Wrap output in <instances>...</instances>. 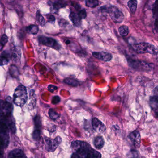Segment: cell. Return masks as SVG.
I'll return each instance as SVG.
<instances>
[{
	"mask_svg": "<svg viewBox=\"0 0 158 158\" xmlns=\"http://www.w3.org/2000/svg\"><path fill=\"white\" fill-rule=\"evenodd\" d=\"M26 31L28 34L36 35L39 31V27L36 25H30L26 28Z\"/></svg>",
	"mask_w": 158,
	"mask_h": 158,
	"instance_id": "e0dca14e",
	"label": "cell"
},
{
	"mask_svg": "<svg viewBox=\"0 0 158 158\" xmlns=\"http://www.w3.org/2000/svg\"><path fill=\"white\" fill-rule=\"evenodd\" d=\"M28 99L27 89L22 85H19L14 92L13 95V101L16 106H23Z\"/></svg>",
	"mask_w": 158,
	"mask_h": 158,
	"instance_id": "7a4b0ae2",
	"label": "cell"
},
{
	"mask_svg": "<svg viewBox=\"0 0 158 158\" xmlns=\"http://www.w3.org/2000/svg\"><path fill=\"white\" fill-rule=\"evenodd\" d=\"M36 19L41 26L43 27L45 25V21L44 18L41 15L39 10L37 11V14H36Z\"/></svg>",
	"mask_w": 158,
	"mask_h": 158,
	"instance_id": "cb8c5ba5",
	"label": "cell"
},
{
	"mask_svg": "<svg viewBox=\"0 0 158 158\" xmlns=\"http://www.w3.org/2000/svg\"><path fill=\"white\" fill-rule=\"evenodd\" d=\"M128 62L129 66L136 71H147L150 70L152 68L150 64L130 57L128 58Z\"/></svg>",
	"mask_w": 158,
	"mask_h": 158,
	"instance_id": "277c9868",
	"label": "cell"
},
{
	"mask_svg": "<svg viewBox=\"0 0 158 158\" xmlns=\"http://www.w3.org/2000/svg\"><path fill=\"white\" fill-rule=\"evenodd\" d=\"M129 138L135 148H138L140 146L141 135L138 131H135L131 133L129 135Z\"/></svg>",
	"mask_w": 158,
	"mask_h": 158,
	"instance_id": "8fae6325",
	"label": "cell"
},
{
	"mask_svg": "<svg viewBox=\"0 0 158 158\" xmlns=\"http://www.w3.org/2000/svg\"><path fill=\"white\" fill-rule=\"evenodd\" d=\"M34 125H35V129H40L41 130V120L40 115H37L35 116L33 118Z\"/></svg>",
	"mask_w": 158,
	"mask_h": 158,
	"instance_id": "ffe728a7",
	"label": "cell"
},
{
	"mask_svg": "<svg viewBox=\"0 0 158 158\" xmlns=\"http://www.w3.org/2000/svg\"><path fill=\"white\" fill-rule=\"evenodd\" d=\"M69 18L76 27H79L81 25V19L79 18L78 14L73 12H71L70 14Z\"/></svg>",
	"mask_w": 158,
	"mask_h": 158,
	"instance_id": "5bb4252c",
	"label": "cell"
},
{
	"mask_svg": "<svg viewBox=\"0 0 158 158\" xmlns=\"http://www.w3.org/2000/svg\"><path fill=\"white\" fill-rule=\"evenodd\" d=\"M158 96L157 95L151 97L150 98V106L152 110L156 114V116H157L158 111Z\"/></svg>",
	"mask_w": 158,
	"mask_h": 158,
	"instance_id": "4fadbf2b",
	"label": "cell"
},
{
	"mask_svg": "<svg viewBox=\"0 0 158 158\" xmlns=\"http://www.w3.org/2000/svg\"><path fill=\"white\" fill-rule=\"evenodd\" d=\"M128 6L133 14H135L137 8V0H130L128 2Z\"/></svg>",
	"mask_w": 158,
	"mask_h": 158,
	"instance_id": "d6986e66",
	"label": "cell"
},
{
	"mask_svg": "<svg viewBox=\"0 0 158 158\" xmlns=\"http://www.w3.org/2000/svg\"><path fill=\"white\" fill-rule=\"evenodd\" d=\"M7 42H8V37L5 34H4L0 40V51L2 50Z\"/></svg>",
	"mask_w": 158,
	"mask_h": 158,
	"instance_id": "83f0119b",
	"label": "cell"
},
{
	"mask_svg": "<svg viewBox=\"0 0 158 158\" xmlns=\"http://www.w3.org/2000/svg\"><path fill=\"white\" fill-rule=\"evenodd\" d=\"M48 114H49L50 118L54 120L57 119L60 117V114L58 113L53 109H50L49 110V111H48Z\"/></svg>",
	"mask_w": 158,
	"mask_h": 158,
	"instance_id": "7402d4cb",
	"label": "cell"
},
{
	"mask_svg": "<svg viewBox=\"0 0 158 158\" xmlns=\"http://www.w3.org/2000/svg\"><path fill=\"white\" fill-rule=\"evenodd\" d=\"M10 55L6 52H4L0 55V65L4 66L7 64L9 61Z\"/></svg>",
	"mask_w": 158,
	"mask_h": 158,
	"instance_id": "9a60e30c",
	"label": "cell"
},
{
	"mask_svg": "<svg viewBox=\"0 0 158 158\" xmlns=\"http://www.w3.org/2000/svg\"><path fill=\"white\" fill-rule=\"evenodd\" d=\"M92 123L94 130L97 132L102 133L106 130L105 125L97 118H93L92 119Z\"/></svg>",
	"mask_w": 158,
	"mask_h": 158,
	"instance_id": "30bf717a",
	"label": "cell"
},
{
	"mask_svg": "<svg viewBox=\"0 0 158 158\" xmlns=\"http://www.w3.org/2000/svg\"><path fill=\"white\" fill-rule=\"evenodd\" d=\"M73 153L80 158H101V154L92 148L89 144L83 141H73L71 143Z\"/></svg>",
	"mask_w": 158,
	"mask_h": 158,
	"instance_id": "6da1fadb",
	"label": "cell"
},
{
	"mask_svg": "<svg viewBox=\"0 0 158 158\" xmlns=\"http://www.w3.org/2000/svg\"><path fill=\"white\" fill-rule=\"evenodd\" d=\"M93 56L98 60L104 62H110L113 58L112 54L107 52H93Z\"/></svg>",
	"mask_w": 158,
	"mask_h": 158,
	"instance_id": "9c48e42d",
	"label": "cell"
},
{
	"mask_svg": "<svg viewBox=\"0 0 158 158\" xmlns=\"http://www.w3.org/2000/svg\"><path fill=\"white\" fill-rule=\"evenodd\" d=\"M78 15L81 19L85 18L86 16H87V14H86V11H85V9H82V10H80V11H79Z\"/></svg>",
	"mask_w": 158,
	"mask_h": 158,
	"instance_id": "f546056e",
	"label": "cell"
},
{
	"mask_svg": "<svg viewBox=\"0 0 158 158\" xmlns=\"http://www.w3.org/2000/svg\"><path fill=\"white\" fill-rule=\"evenodd\" d=\"M38 40L41 44L51 47L55 50H59L61 48V45L55 40L53 38L41 36L38 38Z\"/></svg>",
	"mask_w": 158,
	"mask_h": 158,
	"instance_id": "52a82bcc",
	"label": "cell"
},
{
	"mask_svg": "<svg viewBox=\"0 0 158 158\" xmlns=\"http://www.w3.org/2000/svg\"><path fill=\"white\" fill-rule=\"evenodd\" d=\"M19 51H17V50H15L14 52L13 53V58H14L15 60H17V59H19Z\"/></svg>",
	"mask_w": 158,
	"mask_h": 158,
	"instance_id": "d6a6232c",
	"label": "cell"
},
{
	"mask_svg": "<svg viewBox=\"0 0 158 158\" xmlns=\"http://www.w3.org/2000/svg\"><path fill=\"white\" fill-rule=\"evenodd\" d=\"M9 71L11 76L14 78H16L18 77L19 72L17 68L15 65H11L9 68Z\"/></svg>",
	"mask_w": 158,
	"mask_h": 158,
	"instance_id": "d4e9b609",
	"label": "cell"
},
{
	"mask_svg": "<svg viewBox=\"0 0 158 158\" xmlns=\"http://www.w3.org/2000/svg\"><path fill=\"white\" fill-rule=\"evenodd\" d=\"M41 130L34 129L32 134V137L34 141H38L41 137Z\"/></svg>",
	"mask_w": 158,
	"mask_h": 158,
	"instance_id": "4316f807",
	"label": "cell"
},
{
	"mask_svg": "<svg viewBox=\"0 0 158 158\" xmlns=\"http://www.w3.org/2000/svg\"><path fill=\"white\" fill-rule=\"evenodd\" d=\"M13 106L8 98L6 100H0V117L6 118L12 116Z\"/></svg>",
	"mask_w": 158,
	"mask_h": 158,
	"instance_id": "5b68a950",
	"label": "cell"
},
{
	"mask_svg": "<svg viewBox=\"0 0 158 158\" xmlns=\"http://www.w3.org/2000/svg\"><path fill=\"white\" fill-rule=\"evenodd\" d=\"M53 6L54 9H56V10H58L60 8L66 6V4L64 1L58 0V1L54 2L53 3Z\"/></svg>",
	"mask_w": 158,
	"mask_h": 158,
	"instance_id": "44dd1931",
	"label": "cell"
},
{
	"mask_svg": "<svg viewBox=\"0 0 158 158\" xmlns=\"http://www.w3.org/2000/svg\"><path fill=\"white\" fill-rule=\"evenodd\" d=\"M120 34L123 37L127 36L129 33V29L127 26H122L119 28Z\"/></svg>",
	"mask_w": 158,
	"mask_h": 158,
	"instance_id": "603a6c76",
	"label": "cell"
},
{
	"mask_svg": "<svg viewBox=\"0 0 158 158\" xmlns=\"http://www.w3.org/2000/svg\"><path fill=\"white\" fill-rule=\"evenodd\" d=\"M60 101V97L58 96H54L53 97V98H52V103H53V104L56 105V104H57L58 103H59Z\"/></svg>",
	"mask_w": 158,
	"mask_h": 158,
	"instance_id": "4dcf8cb0",
	"label": "cell"
},
{
	"mask_svg": "<svg viewBox=\"0 0 158 158\" xmlns=\"http://www.w3.org/2000/svg\"><path fill=\"white\" fill-rule=\"evenodd\" d=\"M8 158H27L21 149H15L9 152Z\"/></svg>",
	"mask_w": 158,
	"mask_h": 158,
	"instance_id": "7c38bea8",
	"label": "cell"
},
{
	"mask_svg": "<svg viewBox=\"0 0 158 158\" xmlns=\"http://www.w3.org/2000/svg\"><path fill=\"white\" fill-rule=\"evenodd\" d=\"M71 158H80L78 156V155H76L75 153H73L72 154V156H71Z\"/></svg>",
	"mask_w": 158,
	"mask_h": 158,
	"instance_id": "e575fe53",
	"label": "cell"
},
{
	"mask_svg": "<svg viewBox=\"0 0 158 158\" xmlns=\"http://www.w3.org/2000/svg\"><path fill=\"white\" fill-rule=\"evenodd\" d=\"M47 17V19L48 20V22H54L55 21V18L53 15H48Z\"/></svg>",
	"mask_w": 158,
	"mask_h": 158,
	"instance_id": "836d02e7",
	"label": "cell"
},
{
	"mask_svg": "<svg viewBox=\"0 0 158 158\" xmlns=\"http://www.w3.org/2000/svg\"><path fill=\"white\" fill-rule=\"evenodd\" d=\"M105 144L104 138L102 136H98L95 138L94 144L97 149H100L103 148Z\"/></svg>",
	"mask_w": 158,
	"mask_h": 158,
	"instance_id": "2e32d148",
	"label": "cell"
},
{
	"mask_svg": "<svg viewBox=\"0 0 158 158\" xmlns=\"http://www.w3.org/2000/svg\"><path fill=\"white\" fill-rule=\"evenodd\" d=\"M64 82L66 84L74 87L78 86L80 84V82L78 80L74 78H67L65 79L64 80Z\"/></svg>",
	"mask_w": 158,
	"mask_h": 158,
	"instance_id": "ac0fdd59",
	"label": "cell"
},
{
	"mask_svg": "<svg viewBox=\"0 0 158 158\" xmlns=\"http://www.w3.org/2000/svg\"><path fill=\"white\" fill-rule=\"evenodd\" d=\"M58 87L56 85H50L48 86V90L49 92L51 93H53L56 90H57Z\"/></svg>",
	"mask_w": 158,
	"mask_h": 158,
	"instance_id": "1f68e13d",
	"label": "cell"
},
{
	"mask_svg": "<svg viewBox=\"0 0 158 158\" xmlns=\"http://www.w3.org/2000/svg\"><path fill=\"white\" fill-rule=\"evenodd\" d=\"M86 6L89 7H95L99 4L98 0H85Z\"/></svg>",
	"mask_w": 158,
	"mask_h": 158,
	"instance_id": "484cf974",
	"label": "cell"
},
{
	"mask_svg": "<svg viewBox=\"0 0 158 158\" xmlns=\"http://www.w3.org/2000/svg\"><path fill=\"white\" fill-rule=\"evenodd\" d=\"M133 49L137 53H149L155 55L157 54L158 49L153 44L148 43H140L132 45Z\"/></svg>",
	"mask_w": 158,
	"mask_h": 158,
	"instance_id": "3957f363",
	"label": "cell"
},
{
	"mask_svg": "<svg viewBox=\"0 0 158 158\" xmlns=\"http://www.w3.org/2000/svg\"><path fill=\"white\" fill-rule=\"evenodd\" d=\"M45 142L46 150L48 152H54L61 143L62 139L59 136L56 137L54 139L45 136Z\"/></svg>",
	"mask_w": 158,
	"mask_h": 158,
	"instance_id": "8992f818",
	"label": "cell"
},
{
	"mask_svg": "<svg viewBox=\"0 0 158 158\" xmlns=\"http://www.w3.org/2000/svg\"><path fill=\"white\" fill-rule=\"evenodd\" d=\"M108 13L111 19L116 23H120L124 19V15L116 6H112L109 7Z\"/></svg>",
	"mask_w": 158,
	"mask_h": 158,
	"instance_id": "ba28073f",
	"label": "cell"
},
{
	"mask_svg": "<svg viewBox=\"0 0 158 158\" xmlns=\"http://www.w3.org/2000/svg\"><path fill=\"white\" fill-rule=\"evenodd\" d=\"M138 153L136 150H130L127 155V158H137L138 157Z\"/></svg>",
	"mask_w": 158,
	"mask_h": 158,
	"instance_id": "f1b7e54d",
	"label": "cell"
}]
</instances>
